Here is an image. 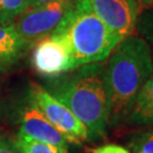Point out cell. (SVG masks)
Listing matches in <instances>:
<instances>
[{
    "instance_id": "6da1fadb",
    "label": "cell",
    "mask_w": 153,
    "mask_h": 153,
    "mask_svg": "<svg viewBox=\"0 0 153 153\" xmlns=\"http://www.w3.org/2000/svg\"><path fill=\"white\" fill-rule=\"evenodd\" d=\"M153 76L151 47L140 35L121 40L103 66L109 126L127 120L142 86Z\"/></svg>"
},
{
    "instance_id": "7a4b0ae2",
    "label": "cell",
    "mask_w": 153,
    "mask_h": 153,
    "mask_svg": "<svg viewBox=\"0 0 153 153\" xmlns=\"http://www.w3.org/2000/svg\"><path fill=\"white\" fill-rule=\"evenodd\" d=\"M50 91L86 127L88 140L97 141L105 136L109 126V105L103 66H82L71 75L56 82Z\"/></svg>"
},
{
    "instance_id": "3957f363",
    "label": "cell",
    "mask_w": 153,
    "mask_h": 153,
    "mask_svg": "<svg viewBox=\"0 0 153 153\" xmlns=\"http://www.w3.org/2000/svg\"><path fill=\"white\" fill-rule=\"evenodd\" d=\"M50 35L65 42L76 68L105 61L121 41L93 13L88 0H74L69 11Z\"/></svg>"
},
{
    "instance_id": "277c9868",
    "label": "cell",
    "mask_w": 153,
    "mask_h": 153,
    "mask_svg": "<svg viewBox=\"0 0 153 153\" xmlns=\"http://www.w3.org/2000/svg\"><path fill=\"white\" fill-rule=\"evenodd\" d=\"M74 0H56L30 8L13 23L17 33L31 47L48 38L69 11Z\"/></svg>"
},
{
    "instance_id": "5b68a950",
    "label": "cell",
    "mask_w": 153,
    "mask_h": 153,
    "mask_svg": "<svg viewBox=\"0 0 153 153\" xmlns=\"http://www.w3.org/2000/svg\"><path fill=\"white\" fill-rule=\"evenodd\" d=\"M30 95L47 120L55 126L68 142L78 144L82 141L88 140L86 127L48 90L34 84L32 85Z\"/></svg>"
},
{
    "instance_id": "8992f818",
    "label": "cell",
    "mask_w": 153,
    "mask_h": 153,
    "mask_svg": "<svg viewBox=\"0 0 153 153\" xmlns=\"http://www.w3.org/2000/svg\"><path fill=\"white\" fill-rule=\"evenodd\" d=\"M32 65L40 75L48 77L60 76L76 69L68 47L62 40L53 35H49L35 44Z\"/></svg>"
},
{
    "instance_id": "52a82bcc",
    "label": "cell",
    "mask_w": 153,
    "mask_h": 153,
    "mask_svg": "<svg viewBox=\"0 0 153 153\" xmlns=\"http://www.w3.org/2000/svg\"><path fill=\"white\" fill-rule=\"evenodd\" d=\"M93 13L121 40L135 33L138 11L131 0H88Z\"/></svg>"
},
{
    "instance_id": "ba28073f",
    "label": "cell",
    "mask_w": 153,
    "mask_h": 153,
    "mask_svg": "<svg viewBox=\"0 0 153 153\" xmlns=\"http://www.w3.org/2000/svg\"><path fill=\"white\" fill-rule=\"evenodd\" d=\"M19 134L38 142L47 143L62 149L68 148V141L66 137L47 120V118L34 104L32 99H30L27 104L22 110Z\"/></svg>"
},
{
    "instance_id": "9c48e42d",
    "label": "cell",
    "mask_w": 153,
    "mask_h": 153,
    "mask_svg": "<svg viewBox=\"0 0 153 153\" xmlns=\"http://www.w3.org/2000/svg\"><path fill=\"white\" fill-rule=\"evenodd\" d=\"M28 47L30 45L17 33L13 23H0V69L17 62Z\"/></svg>"
},
{
    "instance_id": "30bf717a",
    "label": "cell",
    "mask_w": 153,
    "mask_h": 153,
    "mask_svg": "<svg viewBox=\"0 0 153 153\" xmlns=\"http://www.w3.org/2000/svg\"><path fill=\"white\" fill-rule=\"evenodd\" d=\"M127 120L133 125L153 126V76L138 92Z\"/></svg>"
},
{
    "instance_id": "8fae6325",
    "label": "cell",
    "mask_w": 153,
    "mask_h": 153,
    "mask_svg": "<svg viewBox=\"0 0 153 153\" xmlns=\"http://www.w3.org/2000/svg\"><path fill=\"white\" fill-rule=\"evenodd\" d=\"M16 148L21 153H68L67 149L55 146L47 143L38 142L18 134L15 142Z\"/></svg>"
},
{
    "instance_id": "7c38bea8",
    "label": "cell",
    "mask_w": 153,
    "mask_h": 153,
    "mask_svg": "<svg viewBox=\"0 0 153 153\" xmlns=\"http://www.w3.org/2000/svg\"><path fill=\"white\" fill-rule=\"evenodd\" d=\"M26 9V0H0V23H14V21H16Z\"/></svg>"
},
{
    "instance_id": "4fadbf2b",
    "label": "cell",
    "mask_w": 153,
    "mask_h": 153,
    "mask_svg": "<svg viewBox=\"0 0 153 153\" xmlns=\"http://www.w3.org/2000/svg\"><path fill=\"white\" fill-rule=\"evenodd\" d=\"M135 31L153 49V7L138 15Z\"/></svg>"
},
{
    "instance_id": "5bb4252c",
    "label": "cell",
    "mask_w": 153,
    "mask_h": 153,
    "mask_svg": "<svg viewBox=\"0 0 153 153\" xmlns=\"http://www.w3.org/2000/svg\"><path fill=\"white\" fill-rule=\"evenodd\" d=\"M131 146L134 152L140 151L143 153H153V128L137 133L131 140Z\"/></svg>"
},
{
    "instance_id": "9a60e30c",
    "label": "cell",
    "mask_w": 153,
    "mask_h": 153,
    "mask_svg": "<svg viewBox=\"0 0 153 153\" xmlns=\"http://www.w3.org/2000/svg\"><path fill=\"white\" fill-rule=\"evenodd\" d=\"M92 153H129V151L118 144H104L92 150Z\"/></svg>"
},
{
    "instance_id": "2e32d148",
    "label": "cell",
    "mask_w": 153,
    "mask_h": 153,
    "mask_svg": "<svg viewBox=\"0 0 153 153\" xmlns=\"http://www.w3.org/2000/svg\"><path fill=\"white\" fill-rule=\"evenodd\" d=\"M0 153H21L15 143H10L4 138H0Z\"/></svg>"
},
{
    "instance_id": "e0dca14e",
    "label": "cell",
    "mask_w": 153,
    "mask_h": 153,
    "mask_svg": "<svg viewBox=\"0 0 153 153\" xmlns=\"http://www.w3.org/2000/svg\"><path fill=\"white\" fill-rule=\"evenodd\" d=\"M131 1L136 6L138 15L153 7V0H131Z\"/></svg>"
},
{
    "instance_id": "ac0fdd59",
    "label": "cell",
    "mask_w": 153,
    "mask_h": 153,
    "mask_svg": "<svg viewBox=\"0 0 153 153\" xmlns=\"http://www.w3.org/2000/svg\"><path fill=\"white\" fill-rule=\"evenodd\" d=\"M26 1H27V9H30V8H35L39 6L49 4V2H52L56 0H26Z\"/></svg>"
},
{
    "instance_id": "d6986e66",
    "label": "cell",
    "mask_w": 153,
    "mask_h": 153,
    "mask_svg": "<svg viewBox=\"0 0 153 153\" xmlns=\"http://www.w3.org/2000/svg\"><path fill=\"white\" fill-rule=\"evenodd\" d=\"M135 153H143V152H140V151H135Z\"/></svg>"
}]
</instances>
